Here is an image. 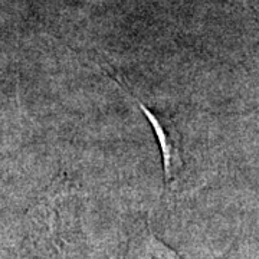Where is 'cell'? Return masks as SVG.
Wrapping results in <instances>:
<instances>
[{"label": "cell", "instance_id": "6da1fadb", "mask_svg": "<svg viewBox=\"0 0 259 259\" xmlns=\"http://www.w3.org/2000/svg\"><path fill=\"white\" fill-rule=\"evenodd\" d=\"M139 105L143 108V112L147 115L150 124L153 125V128L156 131L161 151H163V163H164V182L168 183L170 180H173V171H175V163L179 161V150H177L176 136L173 134V131H167L166 125L158 120L154 112L148 110L144 104L139 102Z\"/></svg>", "mask_w": 259, "mask_h": 259}]
</instances>
